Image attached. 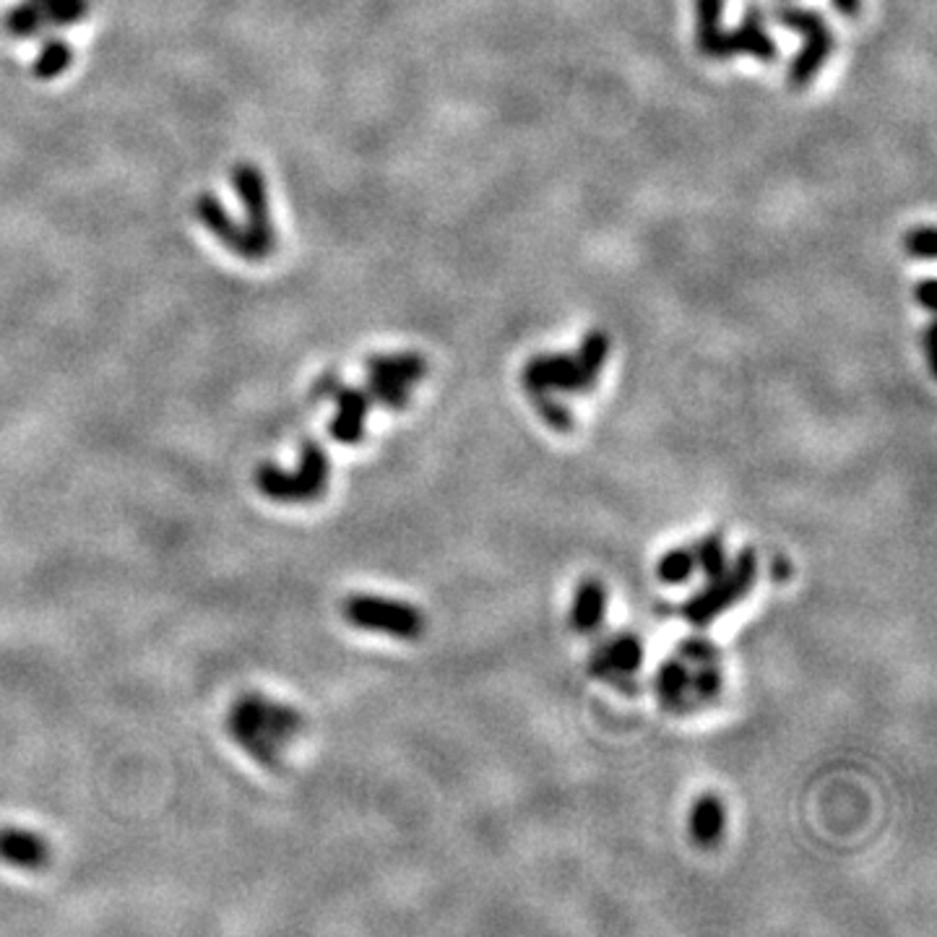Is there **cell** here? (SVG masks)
I'll return each mask as SVG.
<instances>
[{
	"mask_svg": "<svg viewBox=\"0 0 937 937\" xmlns=\"http://www.w3.org/2000/svg\"><path fill=\"white\" fill-rule=\"evenodd\" d=\"M933 289H935V281L933 279H927L925 285L919 287V300H922V305H925V308H929L933 310L935 308V300H933Z\"/></svg>",
	"mask_w": 937,
	"mask_h": 937,
	"instance_id": "cb8c5ba5",
	"label": "cell"
},
{
	"mask_svg": "<svg viewBox=\"0 0 937 937\" xmlns=\"http://www.w3.org/2000/svg\"><path fill=\"white\" fill-rule=\"evenodd\" d=\"M331 461L321 443L305 440L295 471L264 464L256 471V488L274 503H312L329 490Z\"/></svg>",
	"mask_w": 937,
	"mask_h": 937,
	"instance_id": "7a4b0ae2",
	"label": "cell"
},
{
	"mask_svg": "<svg viewBox=\"0 0 937 937\" xmlns=\"http://www.w3.org/2000/svg\"><path fill=\"white\" fill-rule=\"evenodd\" d=\"M833 6H837L839 13H844V17H854V13L860 11V0H833Z\"/></svg>",
	"mask_w": 937,
	"mask_h": 937,
	"instance_id": "d4e9b609",
	"label": "cell"
},
{
	"mask_svg": "<svg viewBox=\"0 0 937 937\" xmlns=\"http://www.w3.org/2000/svg\"><path fill=\"white\" fill-rule=\"evenodd\" d=\"M653 690L667 711L685 709L690 703V664L685 659L674 657L662 662L653 678Z\"/></svg>",
	"mask_w": 937,
	"mask_h": 937,
	"instance_id": "4fadbf2b",
	"label": "cell"
},
{
	"mask_svg": "<svg viewBox=\"0 0 937 937\" xmlns=\"http://www.w3.org/2000/svg\"><path fill=\"white\" fill-rule=\"evenodd\" d=\"M318 394L337 402V417L331 419L329 433L337 443L344 446H358L365 438V423L370 412V394L365 388H350L341 386L339 377L326 375L318 386Z\"/></svg>",
	"mask_w": 937,
	"mask_h": 937,
	"instance_id": "ba28073f",
	"label": "cell"
},
{
	"mask_svg": "<svg viewBox=\"0 0 937 937\" xmlns=\"http://www.w3.org/2000/svg\"><path fill=\"white\" fill-rule=\"evenodd\" d=\"M755 578H758V555L753 547L739 550V555L730 561V568L722 576L709 578V584L682 605V615L695 628H709L716 617L737 607L753 592Z\"/></svg>",
	"mask_w": 937,
	"mask_h": 937,
	"instance_id": "3957f363",
	"label": "cell"
},
{
	"mask_svg": "<svg viewBox=\"0 0 937 937\" xmlns=\"http://www.w3.org/2000/svg\"><path fill=\"white\" fill-rule=\"evenodd\" d=\"M347 622L370 633H383L402 641H417L425 633V615L409 601L377 597V594H352L341 605Z\"/></svg>",
	"mask_w": 937,
	"mask_h": 937,
	"instance_id": "277c9868",
	"label": "cell"
},
{
	"mask_svg": "<svg viewBox=\"0 0 937 937\" xmlns=\"http://www.w3.org/2000/svg\"><path fill=\"white\" fill-rule=\"evenodd\" d=\"M724 678L718 662L690 667V703H714L722 695Z\"/></svg>",
	"mask_w": 937,
	"mask_h": 937,
	"instance_id": "e0dca14e",
	"label": "cell"
},
{
	"mask_svg": "<svg viewBox=\"0 0 937 937\" xmlns=\"http://www.w3.org/2000/svg\"><path fill=\"white\" fill-rule=\"evenodd\" d=\"M695 571H699V568H695V555H693V550H688V547L667 550L657 563V578L662 581L664 586L688 584V581L693 578Z\"/></svg>",
	"mask_w": 937,
	"mask_h": 937,
	"instance_id": "9a60e30c",
	"label": "cell"
},
{
	"mask_svg": "<svg viewBox=\"0 0 937 937\" xmlns=\"http://www.w3.org/2000/svg\"><path fill=\"white\" fill-rule=\"evenodd\" d=\"M427 373V362L419 354H386V358H373L368 360V375L388 377V381L402 383V386H412V383L423 381Z\"/></svg>",
	"mask_w": 937,
	"mask_h": 937,
	"instance_id": "5bb4252c",
	"label": "cell"
},
{
	"mask_svg": "<svg viewBox=\"0 0 937 937\" xmlns=\"http://www.w3.org/2000/svg\"><path fill=\"white\" fill-rule=\"evenodd\" d=\"M609 358V337L601 331H592L584 339V344H581V350L576 354L578 368L584 370V373L592 377V381H597L601 368H605V362Z\"/></svg>",
	"mask_w": 937,
	"mask_h": 937,
	"instance_id": "ac0fdd59",
	"label": "cell"
},
{
	"mask_svg": "<svg viewBox=\"0 0 937 937\" xmlns=\"http://www.w3.org/2000/svg\"><path fill=\"white\" fill-rule=\"evenodd\" d=\"M726 810L716 795H703L690 810V839L703 849L716 847L724 837Z\"/></svg>",
	"mask_w": 937,
	"mask_h": 937,
	"instance_id": "7c38bea8",
	"label": "cell"
},
{
	"mask_svg": "<svg viewBox=\"0 0 937 937\" xmlns=\"http://www.w3.org/2000/svg\"><path fill=\"white\" fill-rule=\"evenodd\" d=\"M735 53H753L758 57H774L776 55V45H774V40L766 34V29H763V17L758 11L747 13L743 26H739L737 32L718 34L711 57H730Z\"/></svg>",
	"mask_w": 937,
	"mask_h": 937,
	"instance_id": "30bf717a",
	"label": "cell"
},
{
	"mask_svg": "<svg viewBox=\"0 0 937 937\" xmlns=\"http://www.w3.org/2000/svg\"><path fill=\"white\" fill-rule=\"evenodd\" d=\"M678 657L685 659L690 667L709 664V662H718V649L716 643L709 641V638H688V641L680 643Z\"/></svg>",
	"mask_w": 937,
	"mask_h": 937,
	"instance_id": "7402d4cb",
	"label": "cell"
},
{
	"mask_svg": "<svg viewBox=\"0 0 937 937\" xmlns=\"http://www.w3.org/2000/svg\"><path fill=\"white\" fill-rule=\"evenodd\" d=\"M532 398H534L536 409H540V414H542V419L552 427V430H557V433H568L571 430V427H573V414H571L568 406H565L561 402V398H555V396H550V394H534Z\"/></svg>",
	"mask_w": 937,
	"mask_h": 937,
	"instance_id": "44dd1931",
	"label": "cell"
},
{
	"mask_svg": "<svg viewBox=\"0 0 937 937\" xmlns=\"http://www.w3.org/2000/svg\"><path fill=\"white\" fill-rule=\"evenodd\" d=\"M50 844L40 833L26 828H0V862L21 870H42L50 864Z\"/></svg>",
	"mask_w": 937,
	"mask_h": 937,
	"instance_id": "9c48e42d",
	"label": "cell"
},
{
	"mask_svg": "<svg viewBox=\"0 0 937 937\" xmlns=\"http://www.w3.org/2000/svg\"><path fill=\"white\" fill-rule=\"evenodd\" d=\"M607 605H609L607 586L601 584L599 578L581 581L576 594H573V605H571L573 630L581 636L597 633L601 625H605Z\"/></svg>",
	"mask_w": 937,
	"mask_h": 937,
	"instance_id": "8fae6325",
	"label": "cell"
},
{
	"mask_svg": "<svg viewBox=\"0 0 937 937\" xmlns=\"http://www.w3.org/2000/svg\"><path fill=\"white\" fill-rule=\"evenodd\" d=\"M718 19H722V0H699V47H701V53H706V55L714 53L718 34L724 32L722 24H718Z\"/></svg>",
	"mask_w": 937,
	"mask_h": 937,
	"instance_id": "d6986e66",
	"label": "cell"
},
{
	"mask_svg": "<svg viewBox=\"0 0 937 937\" xmlns=\"http://www.w3.org/2000/svg\"><path fill=\"white\" fill-rule=\"evenodd\" d=\"M594 383L584 370L578 368L576 358L571 354H540L532 358L524 368V386L529 394H586Z\"/></svg>",
	"mask_w": 937,
	"mask_h": 937,
	"instance_id": "52a82bcc",
	"label": "cell"
},
{
	"mask_svg": "<svg viewBox=\"0 0 937 937\" xmlns=\"http://www.w3.org/2000/svg\"><path fill=\"white\" fill-rule=\"evenodd\" d=\"M779 21L784 26L797 29V32L805 34V50L789 71V82L795 86H805L818 74L820 65L826 63V57L833 53V32L826 26V21L818 11L797 9V6H784V9H779Z\"/></svg>",
	"mask_w": 937,
	"mask_h": 937,
	"instance_id": "8992f818",
	"label": "cell"
},
{
	"mask_svg": "<svg viewBox=\"0 0 937 937\" xmlns=\"http://www.w3.org/2000/svg\"><path fill=\"white\" fill-rule=\"evenodd\" d=\"M646 649L636 633H617L601 641L588 657V674L601 682H613L622 693H636V672L643 667Z\"/></svg>",
	"mask_w": 937,
	"mask_h": 937,
	"instance_id": "5b68a950",
	"label": "cell"
},
{
	"mask_svg": "<svg viewBox=\"0 0 937 937\" xmlns=\"http://www.w3.org/2000/svg\"><path fill=\"white\" fill-rule=\"evenodd\" d=\"M368 394L370 402L388 406V409H404L406 404H409V386H402V383L388 381V377H377V375H368Z\"/></svg>",
	"mask_w": 937,
	"mask_h": 937,
	"instance_id": "ffe728a7",
	"label": "cell"
},
{
	"mask_svg": "<svg viewBox=\"0 0 937 937\" xmlns=\"http://www.w3.org/2000/svg\"><path fill=\"white\" fill-rule=\"evenodd\" d=\"M305 718L289 703L245 693L232 703L227 732L235 743L266 768H279L281 753L300 735Z\"/></svg>",
	"mask_w": 937,
	"mask_h": 937,
	"instance_id": "6da1fadb",
	"label": "cell"
},
{
	"mask_svg": "<svg viewBox=\"0 0 937 937\" xmlns=\"http://www.w3.org/2000/svg\"><path fill=\"white\" fill-rule=\"evenodd\" d=\"M906 251H909L912 256H917V258H933L935 256V230L933 227L912 230L909 235H906Z\"/></svg>",
	"mask_w": 937,
	"mask_h": 937,
	"instance_id": "603a6c76",
	"label": "cell"
},
{
	"mask_svg": "<svg viewBox=\"0 0 937 937\" xmlns=\"http://www.w3.org/2000/svg\"><path fill=\"white\" fill-rule=\"evenodd\" d=\"M695 568L706 578H716L730 568V555H726V544L722 534H706L695 544Z\"/></svg>",
	"mask_w": 937,
	"mask_h": 937,
	"instance_id": "2e32d148",
	"label": "cell"
}]
</instances>
